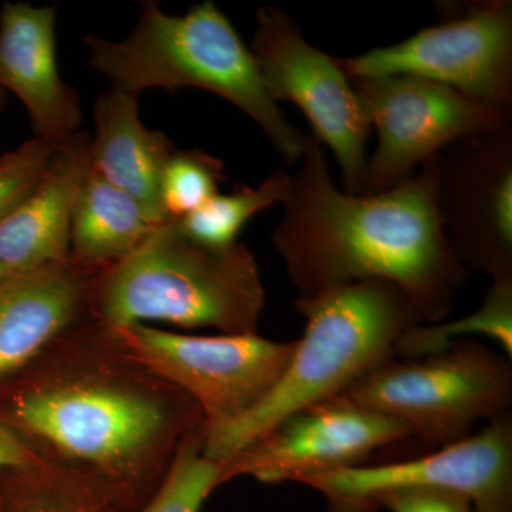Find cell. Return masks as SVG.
<instances>
[{"instance_id":"obj_22","label":"cell","mask_w":512,"mask_h":512,"mask_svg":"<svg viewBox=\"0 0 512 512\" xmlns=\"http://www.w3.org/2000/svg\"><path fill=\"white\" fill-rule=\"evenodd\" d=\"M225 178V165L220 158L197 148H175L161 177V204L165 217L180 220L197 211L220 194L218 190Z\"/></svg>"},{"instance_id":"obj_3","label":"cell","mask_w":512,"mask_h":512,"mask_svg":"<svg viewBox=\"0 0 512 512\" xmlns=\"http://www.w3.org/2000/svg\"><path fill=\"white\" fill-rule=\"evenodd\" d=\"M295 309L306 319L305 332L274 389L238 419L205 429L202 453L215 463L245 450L292 414L345 392L396 357L403 333L423 323L406 291L384 279L299 296Z\"/></svg>"},{"instance_id":"obj_20","label":"cell","mask_w":512,"mask_h":512,"mask_svg":"<svg viewBox=\"0 0 512 512\" xmlns=\"http://www.w3.org/2000/svg\"><path fill=\"white\" fill-rule=\"evenodd\" d=\"M464 335H483L495 340L512 357V278L495 279L485 295L483 305L447 323H421L403 333L397 342L394 356L400 359L443 352Z\"/></svg>"},{"instance_id":"obj_8","label":"cell","mask_w":512,"mask_h":512,"mask_svg":"<svg viewBox=\"0 0 512 512\" xmlns=\"http://www.w3.org/2000/svg\"><path fill=\"white\" fill-rule=\"evenodd\" d=\"M440 25L396 45L336 59L349 80L416 76L512 116V2L451 6Z\"/></svg>"},{"instance_id":"obj_19","label":"cell","mask_w":512,"mask_h":512,"mask_svg":"<svg viewBox=\"0 0 512 512\" xmlns=\"http://www.w3.org/2000/svg\"><path fill=\"white\" fill-rule=\"evenodd\" d=\"M289 180L288 170L278 168L259 187L239 185L231 194H217L197 211L175 221L181 232L198 244L231 247L252 217L284 202Z\"/></svg>"},{"instance_id":"obj_9","label":"cell","mask_w":512,"mask_h":512,"mask_svg":"<svg viewBox=\"0 0 512 512\" xmlns=\"http://www.w3.org/2000/svg\"><path fill=\"white\" fill-rule=\"evenodd\" d=\"M350 82L377 131V147L367 157L356 195L400 187L454 141L511 124V114L421 77L400 74Z\"/></svg>"},{"instance_id":"obj_4","label":"cell","mask_w":512,"mask_h":512,"mask_svg":"<svg viewBox=\"0 0 512 512\" xmlns=\"http://www.w3.org/2000/svg\"><path fill=\"white\" fill-rule=\"evenodd\" d=\"M92 69L113 87L207 90L234 104L258 124L286 163L301 160L309 136L292 126L266 92L249 47L214 2L185 15H168L156 2L141 5L136 28L123 40L86 36Z\"/></svg>"},{"instance_id":"obj_27","label":"cell","mask_w":512,"mask_h":512,"mask_svg":"<svg viewBox=\"0 0 512 512\" xmlns=\"http://www.w3.org/2000/svg\"><path fill=\"white\" fill-rule=\"evenodd\" d=\"M5 103H6V92L3 89H0V111L5 109Z\"/></svg>"},{"instance_id":"obj_25","label":"cell","mask_w":512,"mask_h":512,"mask_svg":"<svg viewBox=\"0 0 512 512\" xmlns=\"http://www.w3.org/2000/svg\"><path fill=\"white\" fill-rule=\"evenodd\" d=\"M45 466L32 448L26 446L13 431L0 424V468L32 471Z\"/></svg>"},{"instance_id":"obj_14","label":"cell","mask_w":512,"mask_h":512,"mask_svg":"<svg viewBox=\"0 0 512 512\" xmlns=\"http://www.w3.org/2000/svg\"><path fill=\"white\" fill-rule=\"evenodd\" d=\"M0 89L15 94L36 137L64 143L82 126L80 96L56 60V8L6 3L0 16Z\"/></svg>"},{"instance_id":"obj_13","label":"cell","mask_w":512,"mask_h":512,"mask_svg":"<svg viewBox=\"0 0 512 512\" xmlns=\"http://www.w3.org/2000/svg\"><path fill=\"white\" fill-rule=\"evenodd\" d=\"M412 439L399 420L340 396L306 407L254 444L222 461L221 485L239 476L274 484L362 466L375 451Z\"/></svg>"},{"instance_id":"obj_2","label":"cell","mask_w":512,"mask_h":512,"mask_svg":"<svg viewBox=\"0 0 512 512\" xmlns=\"http://www.w3.org/2000/svg\"><path fill=\"white\" fill-rule=\"evenodd\" d=\"M163 394L121 373L52 370L13 399L10 420L64 460L127 483L204 423L187 394Z\"/></svg>"},{"instance_id":"obj_24","label":"cell","mask_w":512,"mask_h":512,"mask_svg":"<svg viewBox=\"0 0 512 512\" xmlns=\"http://www.w3.org/2000/svg\"><path fill=\"white\" fill-rule=\"evenodd\" d=\"M376 508L390 512H474L466 498L433 490L387 494L377 501Z\"/></svg>"},{"instance_id":"obj_23","label":"cell","mask_w":512,"mask_h":512,"mask_svg":"<svg viewBox=\"0 0 512 512\" xmlns=\"http://www.w3.org/2000/svg\"><path fill=\"white\" fill-rule=\"evenodd\" d=\"M62 143L32 138L0 154V221L16 210L45 177Z\"/></svg>"},{"instance_id":"obj_12","label":"cell","mask_w":512,"mask_h":512,"mask_svg":"<svg viewBox=\"0 0 512 512\" xmlns=\"http://www.w3.org/2000/svg\"><path fill=\"white\" fill-rule=\"evenodd\" d=\"M444 237L467 272L512 278V127L460 138L436 156Z\"/></svg>"},{"instance_id":"obj_11","label":"cell","mask_w":512,"mask_h":512,"mask_svg":"<svg viewBox=\"0 0 512 512\" xmlns=\"http://www.w3.org/2000/svg\"><path fill=\"white\" fill-rule=\"evenodd\" d=\"M249 50L269 97L276 104L289 101L305 114L313 138L338 160L343 191L356 195L372 126L336 59L312 46L293 19L272 6L256 12Z\"/></svg>"},{"instance_id":"obj_1","label":"cell","mask_w":512,"mask_h":512,"mask_svg":"<svg viewBox=\"0 0 512 512\" xmlns=\"http://www.w3.org/2000/svg\"><path fill=\"white\" fill-rule=\"evenodd\" d=\"M282 205L272 242L301 296L384 279L406 291L426 325L451 311L467 281L437 214L436 157L400 187L353 195L333 183L309 136Z\"/></svg>"},{"instance_id":"obj_29","label":"cell","mask_w":512,"mask_h":512,"mask_svg":"<svg viewBox=\"0 0 512 512\" xmlns=\"http://www.w3.org/2000/svg\"><path fill=\"white\" fill-rule=\"evenodd\" d=\"M0 512H3L2 510H0Z\"/></svg>"},{"instance_id":"obj_16","label":"cell","mask_w":512,"mask_h":512,"mask_svg":"<svg viewBox=\"0 0 512 512\" xmlns=\"http://www.w3.org/2000/svg\"><path fill=\"white\" fill-rule=\"evenodd\" d=\"M90 170V138L64 141L32 194L0 221V266L9 275L70 261L74 202Z\"/></svg>"},{"instance_id":"obj_5","label":"cell","mask_w":512,"mask_h":512,"mask_svg":"<svg viewBox=\"0 0 512 512\" xmlns=\"http://www.w3.org/2000/svg\"><path fill=\"white\" fill-rule=\"evenodd\" d=\"M265 289L244 244L211 248L192 241L177 221L161 222L126 258L101 269L90 309L107 329L147 322L255 335Z\"/></svg>"},{"instance_id":"obj_6","label":"cell","mask_w":512,"mask_h":512,"mask_svg":"<svg viewBox=\"0 0 512 512\" xmlns=\"http://www.w3.org/2000/svg\"><path fill=\"white\" fill-rule=\"evenodd\" d=\"M339 396L440 448L466 439L480 421L511 413V360L476 339H458L434 355L392 357Z\"/></svg>"},{"instance_id":"obj_26","label":"cell","mask_w":512,"mask_h":512,"mask_svg":"<svg viewBox=\"0 0 512 512\" xmlns=\"http://www.w3.org/2000/svg\"><path fill=\"white\" fill-rule=\"evenodd\" d=\"M25 512H89L83 501H77L67 493H60L56 488L42 491L35 501L26 507Z\"/></svg>"},{"instance_id":"obj_28","label":"cell","mask_w":512,"mask_h":512,"mask_svg":"<svg viewBox=\"0 0 512 512\" xmlns=\"http://www.w3.org/2000/svg\"><path fill=\"white\" fill-rule=\"evenodd\" d=\"M8 276H10L8 272H6L5 269H3L2 266H0V282L5 281V279L8 278Z\"/></svg>"},{"instance_id":"obj_17","label":"cell","mask_w":512,"mask_h":512,"mask_svg":"<svg viewBox=\"0 0 512 512\" xmlns=\"http://www.w3.org/2000/svg\"><path fill=\"white\" fill-rule=\"evenodd\" d=\"M94 124L90 168L133 195L157 221L168 220L161 204V177L177 147L161 131L144 126L137 94L111 87L96 101Z\"/></svg>"},{"instance_id":"obj_21","label":"cell","mask_w":512,"mask_h":512,"mask_svg":"<svg viewBox=\"0 0 512 512\" xmlns=\"http://www.w3.org/2000/svg\"><path fill=\"white\" fill-rule=\"evenodd\" d=\"M205 423L181 441L163 484L140 512H200L212 491L221 485L220 464L202 453Z\"/></svg>"},{"instance_id":"obj_15","label":"cell","mask_w":512,"mask_h":512,"mask_svg":"<svg viewBox=\"0 0 512 512\" xmlns=\"http://www.w3.org/2000/svg\"><path fill=\"white\" fill-rule=\"evenodd\" d=\"M100 271L69 261L0 282V380L28 367L82 318Z\"/></svg>"},{"instance_id":"obj_18","label":"cell","mask_w":512,"mask_h":512,"mask_svg":"<svg viewBox=\"0 0 512 512\" xmlns=\"http://www.w3.org/2000/svg\"><path fill=\"white\" fill-rule=\"evenodd\" d=\"M160 224L133 195L90 168L74 202L70 261L100 271L136 251Z\"/></svg>"},{"instance_id":"obj_7","label":"cell","mask_w":512,"mask_h":512,"mask_svg":"<svg viewBox=\"0 0 512 512\" xmlns=\"http://www.w3.org/2000/svg\"><path fill=\"white\" fill-rule=\"evenodd\" d=\"M107 330L121 355L197 403L205 429L238 419L261 403L296 348V340L274 342L258 333L192 336L150 325Z\"/></svg>"},{"instance_id":"obj_10","label":"cell","mask_w":512,"mask_h":512,"mask_svg":"<svg viewBox=\"0 0 512 512\" xmlns=\"http://www.w3.org/2000/svg\"><path fill=\"white\" fill-rule=\"evenodd\" d=\"M295 483L322 494L332 512H375L384 495L413 490L460 495L474 512H512L511 413L424 456L309 474Z\"/></svg>"}]
</instances>
